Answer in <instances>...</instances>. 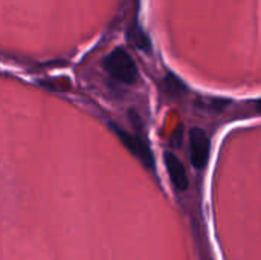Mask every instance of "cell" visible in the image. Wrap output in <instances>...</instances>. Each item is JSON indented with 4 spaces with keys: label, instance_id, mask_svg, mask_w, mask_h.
Wrapping results in <instances>:
<instances>
[{
    "label": "cell",
    "instance_id": "cell-1",
    "mask_svg": "<svg viewBox=\"0 0 261 260\" xmlns=\"http://www.w3.org/2000/svg\"><path fill=\"white\" fill-rule=\"evenodd\" d=\"M107 74L122 84H135L139 78V70L132 55L122 48L113 49L102 61Z\"/></svg>",
    "mask_w": 261,
    "mask_h": 260
},
{
    "label": "cell",
    "instance_id": "cell-2",
    "mask_svg": "<svg viewBox=\"0 0 261 260\" xmlns=\"http://www.w3.org/2000/svg\"><path fill=\"white\" fill-rule=\"evenodd\" d=\"M110 129L113 130V133L118 136V139L122 143V146L148 170H154V156L153 152L150 149V146L138 135L128 133L127 130L121 129L119 126L110 123Z\"/></svg>",
    "mask_w": 261,
    "mask_h": 260
},
{
    "label": "cell",
    "instance_id": "cell-3",
    "mask_svg": "<svg viewBox=\"0 0 261 260\" xmlns=\"http://www.w3.org/2000/svg\"><path fill=\"white\" fill-rule=\"evenodd\" d=\"M190 161L196 170H203L210 161L211 141L208 133L200 127H193L188 133Z\"/></svg>",
    "mask_w": 261,
    "mask_h": 260
},
{
    "label": "cell",
    "instance_id": "cell-4",
    "mask_svg": "<svg viewBox=\"0 0 261 260\" xmlns=\"http://www.w3.org/2000/svg\"><path fill=\"white\" fill-rule=\"evenodd\" d=\"M164 162L170 176V181L173 184V187L177 192H187L190 187V179L185 170V166L182 164V161L171 152H165L164 153Z\"/></svg>",
    "mask_w": 261,
    "mask_h": 260
},
{
    "label": "cell",
    "instance_id": "cell-5",
    "mask_svg": "<svg viewBox=\"0 0 261 260\" xmlns=\"http://www.w3.org/2000/svg\"><path fill=\"white\" fill-rule=\"evenodd\" d=\"M180 141H182V126H179V129L174 130V133L171 136V146L173 147H180Z\"/></svg>",
    "mask_w": 261,
    "mask_h": 260
},
{
    "label": "cell",
    "instance_id": "cell-6",
    "mask_svg": "<svg viewBox=\"0 0 261 260\" xmlns=\"http://www.w3.org/2000/svg\"><path fill=\"white\" fill-rule=\"evenodd\" d=\"M255 104H257V109H258V112L261 113V100H258V101H257Z\"/></svg>",
    "mask_w": 261,
    "mask_h": 260
}]
</instances>
